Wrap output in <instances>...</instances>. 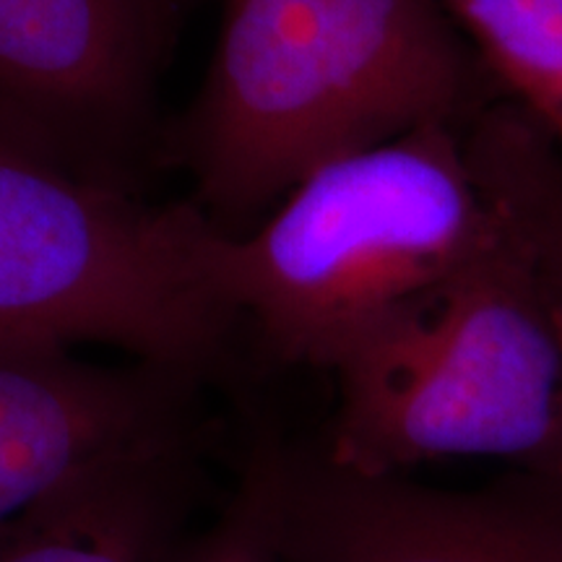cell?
Wrapping results in <instances>:
<instances>
[{"mask_svg": "<svg viewBox=\"0 0 562 562\" xmlns=\"http://www.w3.org/2000/svg\"><path fill=\"white\" fill-rule=\"evenodd\" d=\"M503 97L562 154V0H446Z\"/></svg>", "mask_w": 562, "mask_h": 562, "instance_id": "10", "label": "cell"}, {"mask_svg": "<svg viewBox=\"0 0 562 562\" xmlns=\"http://www.w3.org/2000/svg\"><path fill=\"white\" fill-rule=\"evenodd\" d=\"M243 469L281 562H562V472L440 490L273 430L256 435Z\"/></svg>", "mask_w": 562, "mask_h": 562, "instance_id": "5", "label": "cell"}, {"mask_svg": "<svg viewBox=\"0 0 562 562\" xmlns=\"http://www.w3.org/2000/svg\"><path fill=\"white\" fill-rule=\"evenodd\" d=\"M159 562H281L252 476L240 469L216 516L191 526Z\"/></svg>", "mask_w": 562, "mask_h": 562, "instance_id": "11", "label": "cell"}, {"mask_svg": "<svg viewBox=\"0 0 562 562\" xmlns=\"http://www.w3.org/2000/svg\"><path fill=\"white\" fill-rule=\"evenodd\" d=\"M484 199L562 302V154L521 108L495 102L463 131Z\"/></svg>", "mask_w": 562, "mask_h": 562, "instance_id": "9", "label": "cell"}, {"mask_svg": "<svg viewBox=\"0 0 562 562\" xmlns=\"http://www.w3.org/2000/svg\"><path fill=\"white\" fill-rule=\"evenodd\" d=\"M201 505L195 438L110 456L0 526V562H159Z\"/></svg>", "mask_w": 562, "mask_h": 562, "instance_id": "8", "label": "cell"}, {"mask_svg": "<svg viewBox=\"0 0 562 562\" xmlns=\"http://www.w3.org/2000/svg\"><path fill=\"white\" fill-rule=\"evenodd\" d=\"M497 214V211H495ZM321 442L362 472L503 459L562 472V302L513 229L378 323L331 368Z\"/></svg>", "mask_w": 562, "mask_h": 562, "instance_id": "3", "label": "cell"}, {"mask_svg": "<svg viewBox=\"0 0 562 562\" xmlns=\"http://www.w3.org/2000/svg\"><path fill=\"white\" fill-rule=\"evenodd\" d=\"M203 378L74 349L0 344V526L110 456L195 438Z\"/></svg>", "mask_w": 562, "mask_h": 562, "instance_id": "7", "label": "cell"}, {"mask_svg": "<svg viewBox=\"0 0 562 562\" xmlns=\"http://www.w3.org/2000/svg\"><path fill=\"white\" fill-rule=\"evenodd\" d=\"M165 40L159 0H0V121L112 180Z\"/></svg>", "mask_w": 562, "mask_h": 562, "instance_id": "6", "label": "cell"}, {"mask_svg": "<svg viewBox=\"0 0 562 562\" xmlns=\"http://www.w3.org/2000/svg\"><path fill=\"white\" fill-rule=\"evenodd\" d=\"M501 100L446 0H224L182 157L203 214L243 232L315 167Z\"/></svg>", "mask_w": 562, "mask_h": 562, "instance_id": "1", "label": "cell"}, {"mask_svg": "<svg viewBox=\"0 0 562 562\" xmlns=\"http://www.w3.org/2000/svg\"><path fill=\"white\" fill-rule=\"evenodd\" d=\"M497 227L463 131L427 125L307 172L258 227L203 222L211 290L273 360L328 370Z\"/></svg>", "mask_w": 562, "mask_h": 562, "instance_id": "2", "label": "cell"}, {"mask_svg": "<svg viewBox=\"0 0 562 562\" xmlns=\"http://www.w3.org/2000/svg\"><path fill=\"white\" fill-rule=\"evenodd\" d=\"M199 203L146 206L0 121V344H108L206 378L237 318L199 256Z\"/></svg>", "mask_w": 562, "mask_h": 562, "instance_id": "4", "label": "cell"}]
</instances>
